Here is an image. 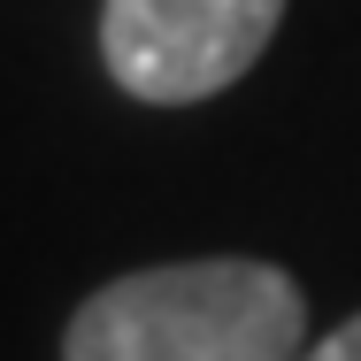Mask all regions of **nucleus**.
Wrapping results in <instances>:
<instances>
[{
    "mask_svg": "<svg viewBox=\"0 0 361 361\" xmlns=\"http://www.w3.org/2000/svg\"><path fill=\"white\" fill-rule=\"evenodd\" d=\"M307 292L277 262H161L100 285L62 331V361H300Z\"/></svg>",
    "mask_w": 361,
    "mask_h": 361,
    "instance_id": "1",
    "label": "nucleus"
},
{
    "mask_svg": "<svg viewBox=\"0 0 361 361\" xmlns=\"http://www.w3.org/2000/svg\"><path fill=\"white\" fill-rule=\"evenodd\" d=\"M277 16L285 0H108L100 54L131 100L185 108L254 70L277 39Z\"/></svg>",
    "mask_w": 361,
    "mask_h": 361,
    "instance_id": "2",
    "label": "nucleus"
},
{
    "mask_svg": "<svg viewBox=\"0 0 361 361\" xmlns=\"http://www.w3.org/2000/svg\"><path fill=\"white\" fill-rule=\"evenodd\" d=\"M300 361H361V315H346L338 331H323V338H307Z\"/></svg>",
    "mask_w": 361,
    "mask_h": 361,
    "instance_id": "3",
    "label": "nucleus"
}]
</instances>
